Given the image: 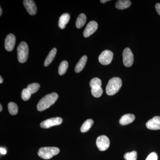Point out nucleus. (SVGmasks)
Instances as JSON below:
<instances>
[{
	"instance_id": "7",
	"label": "nucleus",
	"mask_w": 160,
	"mask_h": 160,
	"mask_svg": "<svg viewBox=\"0 0 160 160\" xmlns=\"http://www.w3.org/2000/svg\"><path fill=\"white\" fill-rule=\"evenodd\" d=\"M96 145L100 151H105L109 148L110 145V141L106 136H100L97 139Z\"/></svg>"
},
{
	"instance_id": "26",
	"label": "nucleus",
	"mask_w": 160,
	"mask_h": 160,
	"mask_svg": "<svg viewBox=\"0 0 160 160\" xmlns=\"http://www.w3.org/2000/svg\"><path fill=\"white\" fill-rule=\"evenodd\" d=\"M31 96V94L29 91V90L26 89H23L22 92V98L24 101H28L30 98Z\"/></svg>"
},
{
	"instance_id": "2",
	"label": "nucleus",
	"mask_w": 160,
	"mask_h": 160,
	"mask_svg": "<svg viewBox=\"0 0 160 160\" xmlns=\"http://www.w3.org/2000/svg\"><path fill=\"white\" fill-rule=\"evenodd\" d=\"M122 81L119 78H113L109 80L106 88V93L109 96L114 95L122 87Z\"/></svg>"
},
{
	"instance_id": "16",
	"label": "nucleus",
	"mask_w": 160,
	"mask_h": 160,
	"mask_svg": "<svg viewBox=\"0 0 160 160\" xmlns=\"http://www.w3.org/2000/svg\"><path fill=\"white\" fill-rule=\"evenodd\" d=\"M131 1L129 0H119L116 3L115 7L118 9H124L130 7Z\"/></svg>"
},
{
	"instance_id": "24",
	"label": "nucleus",
	"mask_w": 160,
	"mask_h": 160,
	"mask_svg": "<svg viewBox=\"0 0 160 160\" xmlns=\"http://www.w3.org/2000/svg\"><path fill=\"white\" fill-rule=\"evenodd\" d=\"M137 152L133 151L131 152H127L124 155V158L126 160H137Z\"/></svg>"
},
{
	"instance_id": "20",
	"label": "nucleus",
	"mask_w": 160,
	"mask_h": 160,
	"mask_svg": "<svg viewBox=\"0 0 160 160\" xmlns=\"http://www.w3.org/2000/svg\"><path fill=\"white\" fill-rule=\"evenodd\" d=\"M68 66H69V64L67 61H64L62 62L59 67V74L60 75H62L65 74L68 69Z\"/></svg>"
},
{
	"instance_id": "12",
	"label": "nucleus",
	"mask_w": 160,
	"mask_h": 160,
	"mask_svg": "<svg viewBox=\"0 0 160 160\" xmlns=\"http://www.w3.org/2000/svg\"><path fill=\"white\" fill-rule=\"evenodd\" d=\"M148 129L151 130L160 129V117L155 116L149 120L146 124Z\"/></svg>"
},
{
	"instance_id": "19",
	"label": "nucleus",
	"mask_w": 160,
	"mask_h": 160,
	"mask_svg": "<svg viewBox=\"0 0 160 160\" xmlns=\"http://www.w3.org/2000/svg\"><path fill=\"white\" fill-rule=\"evenodd\" d=\"M93 124V120L90 119L86 120L82 125L81 128V131L82 132H85L89 131Z\"/></svg>"
},
{
	"instance_id": "33",
	"label": "nucleus",
	"mask_w": 160,
	"mask_h": 160,
	"mask_svg": "<svg viewBox=\"0 0 160 160\" xmlns=\"http://www.w3.org/2000/svg\"><path fill=\"white\" fill-rule=\"evenodd\" d=\"M2 106L1 104H0V111L2 112Z\"/></svg>"
},
{
	"instance_id": "28",
	"label": "nucleus",
	"mask_w": 160,
	"mask_h": 160,
	"mask_svg": "<svg viewBox=\"0 0 160 160\" xmlns=\"http://www.w3.org/2000/svg\"><path fill=\"white\" fill-rule=\"evenodd\" d=\"M155 8L158 13L160 15V3H157L155 5Z\"/></svg>"
},
{
	"instance_id": "5",
	"label": "nucleus",
	"mask_w": 160,
	"mask_h": 160,
	"mask_svg": "<svg viewBox=\"0 0 160 160\" xmlns=\"http://www.w3.org/2000/svg\"><path fill=\"white\" fill-rule=\"evenodd\" d=\"M123 62L124 66L127 67H130L133 64L134 58L131 49L126 48L123 52Z\"/></svg>"
},
{
	"instance_id": "23",
	"label": "nucleus",
	"mask_w": 160,
	"mask_h": 160,
	"mask_svg": "<svg viewBox=\"0 0 160 160\" xmlns=\"http://www.w3.org/2000/svg\"><path fill=\"white\" fill-rule=\"evenodd\" d=\"M40 86L38 83H34L29 84L27 87V89L29 90L31 94L35 93L39 90Z\"/></svg>"
},
{
	"instance_id": "29",
	"label": "nucleus",
	"mask_w": 160,
	"mask_h": 160,
	"mask_svg": "<svg viewBox=\"0 0 160 160\" xmlns=\"http://www.w3.org/2000/svg\"><path fill=\"white\" fill-rule=\"evenodd\" d=\"M0 152H1V153L2 154H6V149H4V148L1 147V148H0Z\"/></svg>"
},
{
	"instance_id": "3",
	"label": "nucleus",
	"mask_w": 160,
	"mask_h": 160,
	"mask_svg": "<svg viewBox=\"0 0 160 160\" xmlns=\"http://www.w3.org/2000/svg\"><path fill=\"white\" fill-rule=\"evenodd\" d=\"M59 152L60 149L57 147H45L39 149L38 155L42 158L48 160L58 154Z\"/></svg>"
},
{
	"instance_id": "22",
	"label": "nucleus",
	"mask_w": 160,
	"mask_h": 160,
	"mask_svg": "<svg viewBox=\"0 0 160 160\" xmlns=\"http://www.w3.org/2000/svg\"><path fill=\"white\" fill-rule=\"evenodd\" d=\"M8 110L10 114L12 115H15L17 114L18 108V106L16 103L11 102L8 104Z\"/></svg>"
},
{
	"instance_id": "21",
	"label": "nucleus",
	"mask_w": 160,
	"mask_h": 160,
	"mask_svg": "<svg viewBox=\"0 0 160 160\" xmlns=\"http://www.w3.org/2000/svg\"><path fill=\"white\" fill-rule=\"evenodd\" d=\"M103 90L101 86H95L91 88V93L94 97L99 98L103 93Z\"/></svg>"
},
{
	"instance_id": "25",
	"label": "nucleus",
	"mask_w": 160,
	"mask_h": 160,
	"mask_svg": "<svg viewBox=\"0 0 160 160\" xmlns=\"http://www.w3.org/2000/svg\"><path fill=\"white\" fill-rule=\"evenodd\" d=\"M89 85L91 88L95 87V86H101V87L102 85V81L98 78H93L90 81Z\"/></svg>"
},
{
	"instance_id": "14",
	"label": "nucleus",
	"mask_w": 160,
	"mask_h": 160,
	"mask_svg": "<svg viewBox=\"0 0 160 160\" xmlns=\"http://www.w3.org/2000/svg\"><path fill=\"white\" fill-rule=\"evenodd\" d=\"M70 19V15L67 13H64L60 17L59 20L58 26L61 29L66 28V25L69 22Z\"/></svg>"
},
{
	"instance_id": "17",
	"label": "nucleus",
	"mask_w": 160,
	"mask_h": 160,
	"mask_svg": "<svg viewBox=\"0 0 160 160\" xmlns=\"http://www.w3.org/2000/svg\"><path fill=\"white\" fill-rule=\"evenodd\" d=\"M57 50L56 48H53L49 52V54H48V56L46 58V60H45V62H44V66L47 67L51 64L54 58L55 57L56 55Z\"/></svg>"
},
{
	"instance_id": "4",
	"label": "nucleus",
	"mask_w": 160,
	"mask_h": 160,
	"mask_svg": "<svg viewBox=\"0 0 160 160\" xmlns=\"http://www.w3.org/2000/svg\"><path fill=\"white\" fill-rule=\"evenodd\" d=\"M18 58L21 63L26 62L29 56V47L26 42H22L17 48Z\"/></svg>"
},
{
	"instance_id": "18",
	"label": "nucleus",
	"mask_w": 160,
	"mask_h": 160,
	"mask_svg": "<svg viewBox=\"0 0 160 160\" xmlns=\"http://www.w3.org/2000/svg\"><path fill=\"white\" fill-rule=\"evenodd\" d=\"M86 22V17L84 13H81L78 17L76 22V26L78 29L82 28L85 25Z\"/></svg>"
},
{
	"instance_id": "15",
	"label": "nucleus",
	"mask_w": 160,
	"mask_h": 160,
	"mask_svg": "<svg viewBox=\"0 0 160 160\" xmlns=\"http://www.w3.org/2000/svg\"><path fill=\"white\" fill-rule=\"evenodd\" d=\"M87 61V57L86 55L83 56L80 59L76 66L75 68V71L77 73H79L82 70V69H84V67L86 66Z\"/></svg>"
},
{
	"instance_id": "13",
	"label": "nucleus",
	"mask_w": 160,
	"mask_h": 160,
	"mask_svg": "<svg viewBox=\"0 0 160 160\" xmlns=\"http://www.w3.org/2000/svg\"><path fill=\"white\" fill-rule=\"evenodd\" d=\"M135 116L132 114L124 115L120 119L119 122L122 125H126L130 124L134 121Z\"/></svg>"
},
{
	"instance_id": "6",
	"label": "nucleus",
	"mask_w": 160,
	"mask_h": 160,
	"mask_svg": "<svg viewBox=\"0 0 160 160\" xmlns=\"http://www.w3.org/2000/svg\"><path fill=\"white\" fill-rule=\"evenodd\" d=\"M113 56L112 52L108 50H105L99 57V62L104 66L109 65L112 61Z\"/></svg>"
},
{
	"instance_id": "8",
	"label": "nucleus",
	"mask_w": 160,
	"mask_h": 160,
	"mask_svg": "<svg viewBox=\"0 0 160 160\" xmlns=\"http://www.w3.org/2000/svg\"><path fill=\"white\" fill-rule=\"evenodd\" d=\"M62 122V119L59 117L51 118L43 121L40 124L42 128L48 129L52 126H58Z\"/></svg>"
},
{
	"instance_id": "11",
	"label": "nucleus",
	"mask_w": 160,
	"mask_h": 160,
	"mask_svg": "<svg viewBox=\"0 0 160 160\" xmlns=\"http://www.w3.org/2000/svg\"><path fill=\"white\" fill-rule=\"evenodd\" d=\"M16 43V37L14 35L10 33L6 37L5 41V49L7 51H12L14 49Z\"/></svg>"
},
{
	"instance_id": "10",
	"label": "nucleus",
	"mask_w": 160,
	"mask_h": 160,
	"mask_svg": "<svg viewBox=\"0 0 160 160\" xmlns=\"http://www.w3.org/2000/svg\"><path fill=\"white\" fill-rule=\"evenodd\" d=\"M24 7L28 13L31 15H34L37 12V7L33 1L32 0H25L23 2Z\"/></svg>"
},
{
	"instance_id": "9",
	"label": "nucleus",
	"mask_w": 160,
	"mask_h": 160,
	"mask_svg": "<svg viewBox=\"0 0 160 160\" xmlns=\"http://www.w3.org/2000/svg\"><path fill=\"white\" fill-rule=\"evenodd\" d=\"M98 28V24L95 21H91L88 23L86 29L83 32V36L85 38L89 37L90 36L94 33Z\"/></svg>"
},
{
	"instance_id": "31",
	"label": "nucleus",
	"mask_w": 160,
	"mask_h": 160,
	"mask_svg": "<svg viewBox=\"0 0 160 160\" xmlns=\"http://www.w3.org/2000/svg\"><path fill=\"white\" fill-rule=\"evenodd\" d=\"M3 82V78H2V77L0 76V83L1 84H2V83Z\"/></svg>"
},
{
	"instance_id": "27",
	"label": "nucleus",
	"mask_w": 160,
	"mask_h": 160,
	"mask_svg": "<svg viewBox=\"0 0 160 160\" xmlns=\"http://www.w3.org/2000/svg\"><path fill=\"white\" fill-rule=\"evenodd\" d=\"M158 155L155 152H151L149 154L146 160H158Z\"/></svg>"
},
{
	"instance_id": "32",
	"label": "nucleus",
	"mask_w": 160,
	"mask_h": 160,
	"mask_svg": "<svg viewBox=\"0 0 160 160\" xmlns=\"http://www.w3.org/2000/svg\"><path fill=\"white\" fill-rule=\"evenodd\" d=\"M2 8H0V16H2Z\"/></svg>"
},
{
	"instance_id": "1",
	"label": "nucleus",
	"mask_w": 160,
	"mask_h": 160,
	"mask_svg": "<svg viewBox=\"0 0 160 160\" xmlns=\"http://www.w3.org/2000/svg\"><path fill=\"white\" fill-rule=\"evenodd\" d=\"M58 98V95L56 92L46 95L41 99L37 105V109L39 111H43L48 109L55 103Z\"/></svg>"
},
{
	"instance_id": "30",
	"label": "nucleus",
	"mask_w": 160,
	"mask_h": 160,
	"mask_svg": "<svg viewBox=\"0 0 160 160\" xmlns=\"http://www.w3.org/2000/svg\"><path fill=\"white\" fill-rule=\"evenodd\" d=\"M109 0H101V2L102 3H105L106 2H109Z\"/></svg>"
}]
</instances>
